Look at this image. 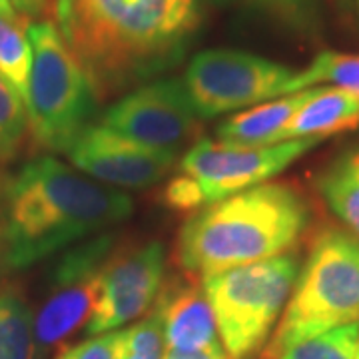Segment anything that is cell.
Listing matches in <instances>:
<instances>
[{
	"mask_svg": "<svg viewBox=\"0 0 359 359\" xmlns=\"http://www.w3.org/2000/svg\"><path fill=\"white\" fill-rule=\"evenodd\" d=\"M50 13L98 104L174 68L202 26L198 0H52Z\"/></svg>",
	"mask_w": 359,
	"mask_h": 359,
	"instance_id": "obj_1",
	"label": "cell"
},
{
	"mask_svg": "<svg viewBox=\"0 0 359 359\" xmlns=\"http://www.w3.org/2000/svg\"><path fill=\"white\" fill-rule=\"evenodd\" d=\"M134 202L54 156H40L4 186L0 254L13 271L30 268L132 216Z\"/></svg>",
	"mask_w": 359,
	"mask_h": 359,
	"instance_id": "obj_2",
	"label": "cell"
},
{
	"mask_svg": "<svg viewBox=\"0 0 359 359\" xmlns=\"http://www.w3.org/2000/svg\"><path fill=\"white\" fill-rule=\"evenodd\" d=\"M311 224L306 196L287 182H269L194 212L176 242V262L196 278L294 252Z\"/></svg>",
	"mask_w": 359,
	"mask_h": 359,
	"instance_id": "obj_3",
	"label": "cell"
},
{
	"mask_svg": "<svg viewBox=\"0 0 359 359\" xmlns=\"http://www.w3.org/2000/svg\"><path fill=\"white\" fill-rule=\"evenodd\" d=\"M349 323H359V240L349 230L325 226L313 236L259 359H278L290 347Z\"/></svg>",
	"mask_w": 359,
	"mask_h": 359,
	"instance_id": "obj_4",
	"label": "cell"
},
{
	"mask_svg": "<svg viewBox=\"0 0 359 359\" xmlns=\"http://www.w3.org/2000/svg\"><path fill=\"white\" fill-rule=\"evenodd\" d=\"M32 46V70L26 96L28 132L46 152H68L90 126L96 110L86 74L52 20L26 26Z\"/></svg>",
	"mask_w": 359,
	"mask_h": 359,
	"instance_id": "obj_5",
	"label": "cell"
},
{
	"mask_svg": "<svg viewBox=\"0 0 359 359\" xmlns=\"http://www.w3.org/2000/svg\"><path fill=\"white\" fill-rule=\"evenodd\" d=\"M302 257L297 252L202 278L216 313L222 346L231 359H252L273 334L292 295Z\"/></svg>",
	"mask_w": 359,
	"mask_h": 359,
	"instance_id": "obj_6",
	"label": "cell"
},
{
	"mask_svg": "<svg viewBox=\"0 0 359 359\" xmlns=\"http://www.w3.org/2000/svg\"><path fill=\"white\" fill-rule=\"evenodd\" d=\"M320 142L297 138L271 146H238L202 138L180 160L178 176L164 188V202L176 212H198L204 205L266 184Z\"/></svg>",
	"mask_w": 359,
	"mask_h": 359,
	"instance_id": "obj_7",
	"label": "cell"
},
{
	"mask_svg": "<svg viewBox=\"0 0 359 359\" xmlns=\"http://www.w3.org/2000/svg\"><path fill=\"white\" fill-rule=\"evenodd\" d=\"M114 250V236L104 231L66 250L50 269L48 292L34 316L39 359L60 353L84 332L100 294L104 264Z\"/></svg>",
	"mask_w": 359,
	"mask_h": 359,
	"instance_id": "obj_8",
	"label": "cell"
},
{
	"mask_svg": "<svg viewBox=\"0 0 359 359\" xmlns=\"http://www.w3.org/2000/svg\"><path fill=\"white\" fill-rule=\"evenodd\" d=\"M295 72L252 52L214 48L194 56L182 82L196 114L216 118L290 94Z\"/></svg>",
	"mask_w": 359,
	"mask_h": 359,
	"instance_id": "obj_9",
	"label": "cell"
},
{
	"mask_svg": "<svg viewBox=\"0 0 359 359\" xmlns=\"http://www.w3.org/2000/svg\"><path fill=\"white\" fill-rule=\"evenodd\" d=\"M102 126L146 148L178 152L198 134V114L184 82L164 78L130 90L110 104Z\"/></svg>",
	"mask_w": 359,
	"mask_h": 359,
	"instance_id": "obj_10",
	"label": "cell"
},
{
	"mask_svg": "<svg viewBox=\"0 0 359 359\" xmlns=\"http://www.w3.org/2000/svg\"><path fill=\"white\" fill-rule=\"evenodd\" d=\"M164 276L166 248L162 242L154 240L112 250L104 264L98 302L84 334H108L142 318L148 309L154 308Z\"/></svg>",
	"mask_w": 359,
	"mask_h": 359,
	"instance_id": "obj_11",
	"label": "cell"
},
{
	"mask_svg": "<svg viewBox=\"0 0 359 359\" xmlns=\"http://www.w3.org/2000/svg\"><path fill=\"white\" fill-rule=\"evenodd\" d=\"M66 156L76 170L110 188L144 190L166 178L178 152L146 148L102 124H90L72 142Z\"/></svg>",
	"mask_w": 359,
	"mask_h": 359,
	"instance_id": "obj_12",
	"label": "cell"
},
{
	"mask_svg": "<svg viewBox=\"0 0 359 359\" xmlns=\"http://www.w3.org/2000/svg\"><path fill=\"white\" fill-rule=\"evenodd\" d=\"M152 313L160 320L170 351H198L219 344L216 313L196 276L184 273L162 283Z\"/></svg>",
	"mask_w": 359,
	"mask_h": 359,
	"instance_id": "obj_13",
	"label": "cell"
},
{
	"mask_svg": "<svg viewBox=\"0 0 359 359\" xmlns=\"http://www.w3.org/2000/svg\"><path fill=\"white\" fill-rule=\"evenodd\" d=\"M359 126V98L337 86H316L306 104L283 130L280 142L297 138L323 140Z\"/></svg>",
	"mask_w": 359,
	"mask_h": 359,
	"instance_id": "obj_14",
	"label": "cell"
},
{
	"mask_svg": "<svg viewBox=\"0 0 359 359\" xmlns=\"http://www.w3.org/2000/svg\"><path fill=\"white\" fill-rule=\"evenodd\" d=\"M311 90L313 88L285 94L282 98L257 104L252 110L233 114L222 122V126L218 128V138L238 146L278 144L290 120L311 96Z\"/></svg>",
	"mask_w": 359,
	"mask_h": 359,
	"instance_id": "obj_15",
	"label": "cell"
},
{
	"mask_svg": "<svg viewBox=\"0 0 359 359\" xmlns=\"http://www.w3.org/2000/svg\"><path fill=\"white\" fill-rule=\"evenodd\" d=\"M0 359H39L32 309L14 287L0 292Z\"/></svg>",
	"mask_w": 359,
	"mask_h": 359,
	"instance_id": "obj_16",
	"label": "cell"
},
{
	"mask_svg": "<svg viewBox=\"0 0 359 359\" xmlns=\"http://www.w3.org/2000/svg\"><path fill=\"white\" fill-rule=\"evenodd\" d=\"M318 190L330 210L359 240V172L349 154L341 156L321 172Z\"/></svg>",
	"mask_w": 359,
	"mask_h": 359,
	"instance_id": "obj_17",
	"label": "cell"
},
{
	"mask_svg": "<svg viewBox=\"0 0 359 359\" xmlns=\"http://www.w3.org/2000/svg\"><path fill=\"white\" fill-rule=\"evenodd\" d=\"M320 82L347 90L359 98V54L335 50L320 52L308 68L295 72L290 94L313 88Z\"/></svg>",
	"mask_w": 359,
	"mask_h": 359,
	"instance_id": "obj_18",
	"label": "cell"
},
{
	"mask_svg": "<svg viewBox=\"0 0 359 359\" xmlns=\"http://www.w3.org/2000/svg\"><path fill=\"white\" fill-rule=\"evenodd\" d=\"M28 25L0 16V76L18 92L25 104L32 70V46L26 34Z\"/></svg>",
	"mask_w": 359,
	"mask_h": 359,
	"instance_id": "obj_19",
	"label": "cell"
},
{
	"mask_svg": "<svg viewBox=\"0 0 359 359\" xmlns=\"http://www.w3.org/2000/svg\"><path fill=\"white\" fill-rule=\"evenodd\" d=\"M276 22L306 40H320L323 32L321 0H252Z\"/></svg>",
	"mask_w": 359,
	"mask_h": 359,
	"instance_id": "obj_20",
	"label": "cell"
},
{
	"mask_svg": "<svg viewBox=\"0 0 359 359\" xmlns=\"http://www.w3.org/2000/svg\"><path fill=\"white\" fill-rule=\"evenodd\" d=\"M359 344V323H349L332 332L309 337L290 347L278 359H355Z\"/></svg>",
	"mask_w": 359,
	"mask_h": 359,
	"instance_id": "obj_21",
	"label": "cell"
},
{
	"mask_svg": "<svg viewBox=\"0 0 359 359\" xmlns=\"http://www.w3.org/2000/svg\"><path fill=\"white\" fill-rule=\"evenodd\" d=\"M28 132L25 100L0 76V164L20 152Z\"/></svg>",
	"mask_w": 359,
	"mask_h": 359,
	"instance_id": "obj_22",
	"label": "cell"
},
{
	"mask_svg": "<svg viewBox=\"0 0 359 359\" xmlns=\"http://www.w3.org/2000/svg\"><path fill=\"white\" fill-rule=\"evenodd\" d=\"M166 341L154 313L118 332L116 359H164Z\"/></svg>",
	"mask_w": 359,
	"mask_h": 359,
	"instance_id": "obj_23",
	"label": "cell"
},
{
	"mask_svg": "<svg viewBox=\"0 0 359 359\" xmlns=\"http://www.w3.org/2000/svg\"><path fill=\"white\" fill-rule=\"evenodd\" d=\"M118 332L92 335L76 346L65 347L54 359H116Z\"/></svg>",
	"mask_w": 359,
	"mask_h": 359,
	"instance_id": "obj_24",
	"label": "cell"
},
{
	"mask_svg": "<svg viewBox=\"0 0 359 359\" xmlns=\"http://www.w3.org/2000/svg\"><path fill=\"white\" fill-rule=\"evenodd\" d=\"M8 2L14 8V13L26 22H30L32 18H40V16L48 14L52 6V0H8Z\"/></svg>",
	"mask_w": 359,
	"mask_h": 359,
	"instance_id": "obj_25",
	"label": "cell"
},
{
	"mask_svg": "<svg viewBox=\"0 0 359 359\" xmlns=\"http://www.w3.org/2000/svg\"><path fill=\"white\" fill-rule=\"evenodd\" d=\"M168 359H231L222 344L198 351H166Z\"/></svg>",
	"mask_w": 359,
	"mask_h": 359,
	"instance_id": "obj_26",
	"label": "cell"
},
{
	"mask_svg": "<svg viewBox=\"0 0 359 359\" xmlns=\"http://www.w3.org/2000/svg\"><path fill=\"white\" fill-rule=\"evenodd\" d=\"M330 6L334 8L337 18L344 22V25L351 26L353 22V16H355V8H353V0H327Z\"/></svg>",
	"mask_w": 359,
	"mask_h": 359,
	"instance_id": "obj_27",
	"label": "cell"
},
{
	"mask_svg": "<svg viewBox=\"0 0 359 359\" xmlns=\"http://www.w3.org/2000/svg\"><path fill=\"white\" fill-rule=\"evenodd\" d=\"M0 16L11 18V20H18V22H26V20H22L18 14L14 13V8L11 6V2H8V0H0ZM26 25H28V22H26Z\"/></svg>",
	"mask_w": 359,
	"mask_h": 359,
	"instance_id": "obj_28",
	"label": "cell"
},
{
	"mask_svg": "<svg viewBox=\"0 0 359 359\" xmlns=\"http://www.w3.org/2000/svg\"><path fill=\"white\" fill-rule=\"evenodd\" d=\"M349 158H351L353 166H355V170H358V172H359V150H355V152H351V154H349Z\"/></svg>",
	"mask_w": 359,
	"mask_h": 359,
	"instance_id": "obj_29",
	"label": "cell"
},
{
	"mask_svg": "<svg viewBox=\"0 0 359 359\" xmlns=\"http://www.w3.org/2000/svg\"><path fill=\"white\" fill-rule=\"evenodd\" d=\"M353 8H355V16H358L359 20V0H353Z\"/></svg>",
	"mask_w": 359,
	"mask_h": 359,
	"instance_id": "obj_30",
	"label": "cell"
},
{
	"mask_svg": "<svg viewBox=\"0 0 359 359\" xmlns=\"http://www.w3.org/2000/svg\"><path fill=\"white\" fill-rule=\"evenodd\" d=\"M355 359H359V344H358V353H355Z\"/></svg>",
	"mask_w": 359,
	"mask_h": 359,
	"instance_id": "obj_31",
	"label": "cell"
},
{
	"mask_svg": "<svg viewBox=\"0 0 359 359\" xmlns=\"http://www.w3.org/2000/svg\"><path fill=\"white\" fill-rule=\"evenodd\" d=\"M164 359H168V358H166V355H164Z\"/></svg>",
	"mask_w": 359,
	"mask_h": 359,
	"instance_id": "obj_32",
	"label": "cell"
}]
</instances>
